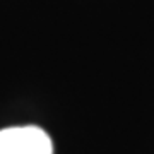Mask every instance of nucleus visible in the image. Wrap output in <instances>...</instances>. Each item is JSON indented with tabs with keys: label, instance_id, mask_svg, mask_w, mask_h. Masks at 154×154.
Instances as JSON below:
<instances>
[{
	"label": "nucleus",
	"instance_id": "nucleus-1",
	"mask_svg": "<svg viewBox=\"0 0 154 154\" xmlns=\"http://www.w3.org/2000/svg\"><path fill=\"white\" fill-rule=\"evenodd\" d=\"M0 154H53V142L39 127H9L0 130Z\"/></svg>",
	"mask_w": 154,
	"mask_h": 154
}]
</instances>
